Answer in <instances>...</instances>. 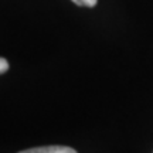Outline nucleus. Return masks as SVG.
<instances>
[{"instance_id": "f257e3e1", "label": "nucleus", "mask_w": 153, "mask_h": 153, "mask_svg": "<svg viewBox=\"0 0 153 153\" xmlns=\"http://www.w3.org/2000/svg\"><path fill=\"white\" fill-rule=\"evenodd\" d=\"M19 153H76L72 148L68 146H41V148L27 149Z\"/></svg>"}, {"instance_id": "f03ea898", "label": "nucleus", "mask_w": 153, "mask_h": 153, "mask_svg": "<svg viewBox=\"0 0 153 153\" xmlns=\"http://www.w3.org/2000/svg\"><path fill=\"white\" fill-rule=\"evenodd\" d=\"M76 6H82V7H94L97 4L98 0H72Z\"/></svg>"}, {"instance_id": "7ed1b4c3", "label": "nucleus", "mask_w": 153, "mask_h": 153, "mask_svg": "<svg viewBox=\"0 0 153 153\" xmlns=\"http://www.w3.org/2000/svg\"><path fill=\"white\" fill-rule=\"evenodd\" d=\"M7 70H9V62H7V60H4V58L0 57V74L6 72Z\"/></svg>"}]
</instances>
